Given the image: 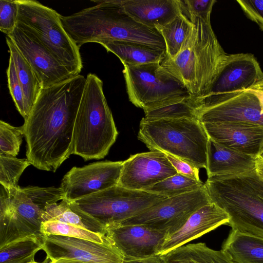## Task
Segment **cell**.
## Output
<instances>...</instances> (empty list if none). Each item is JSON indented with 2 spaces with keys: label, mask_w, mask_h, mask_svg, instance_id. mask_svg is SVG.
I'll return each instance as SVG.
<instances>
[{
  "label": "cell",
  "mask_w": 263,
  "mask_h": 263,
  "mask_svg": "<svg viewBox=\"0 0 263 263\" xmlns=\"http://www.w3.org/2000/svg\"><path fill=\"white\" fill-rule=\"evenodd\" d=\"M255 170L258 175L263 177V148L255 157Z\"/></svg>",
  "instance_id": "obj_41"
},
{
  "label": "cell",
  "mask_w": 263,
  "mask_h": 263,
  "mask_svg": "<svg viewBox=\"0 0 263 263\" xmlns=\"http://www.w3.org/2000/svg\"><path fill=\"white\" fill-rule=\"evenodd\" d=\"M31 165L27 159L0 155V184L6 188L18 187L25 170Z\"/></svg>",
  "instance_id": "obj_33"
},
{
  "label": "cell",
  "mask_w": 263,
  "mask_h": 263,
  "mask_svg": "<svg viewBox=\"0 0 263 263\" xmlns=\"http://www.w3.org/2000/svg\"><path fill=\"white\" fill-rule=\"evenodd\" d=\"M118 2L136 21L153 29L167 24L181 12L179 0H118Z\"/></svg>",
  "instance_id": "obj_20"
},
{
  "label": "cell",
  "mask_w": 263,
  "mask_h": 263,
  "mask_svg": "<svg viewBox=\"0 0 263 263\" xmlns=\"http://www.w3.org/2000/svg\"><path fill=\"white\" fill-rule=\"evenodd\" d=\"M50 263H90L71 259H60L51 261Z\"/></svg>",
  "instance_id": "obj_43"
},
{
  "label": "cell",
  "mask_w": 263,
  "mask_h": 263,
  "mask_svg": "<svg viewBox=\"0 0 263 263\" xmlns=\"http://www.w3.org/2000/svg\"><path fill=\"white\" fill-rule=\"evenodd\" d=\"M85 82L79 74L42 89L22 126L26 157L35 167L54 172L72 154L74 123Z\"/></svg>",
  "instance_id": "obj_1"
},
{
  "label": "cell",
  "mask_w": 263,
  "mask_h": 263,
  "mask_svg": "<svg viewBox=\"0 0 263 263\" xmlns=\"http://www.w3.org/2000/svg\"><path fill=\"white\" fill-rule=\"evenodd\" d=\"M16 26L34 35L74 77L80 74L83 63L80 48L64 29L61 15L33 0H16Z\"/></svg>",
  "instance_id": "obj_6"
},
{
  "label": "cell",
  "mask_w": 263,
  "mask_h": 263,
  "mask_svg": "<svg viewBox=\"0 0 263 263\" xmlns=\"http://www.w3.org/2000/svg\"><path fill=\"white\" fill-rule=\"evenodd\" d=\"M106 236L124 261H130L159 255L167 234L141 225L117 224L106 228Z\"/></svg>",
  "instance_id": "obj_16"
},
{
  "label": "cell",
  "mask_w": 263,
  "mask_h": 263,
  "mask_svg": "<svg viewBox=\"0 0 263 263\" xmlns=\"http://www.w3.org/2000/svg\"><path fill=\"white\" fill-rule=\"evenodd\" d=\"M195 37V31L190 43L175 58H170L166 54L160 62L161 65L178 79L194 97L196 90L195 62L193 50Z\"/></svg>",
  "instance_id": "obj_27"
},
{
  "label": "cell",
  "mask_w": 263,
  "mask_h": 263,
  "mask_svg": "<svg viewBox=\"0 0 263 263\" xmlns=\"http://www.w3.org/2000/svg\"><path fill=\"white\" fill-rule=\"evenodd\" d=\"M118 132L103 90V82L89 73L76 118L71 154L85 161L104 158Z\"/></svg>",
  "instance_id": "obj_4"
},
{
  "label": "cell",
  "mask_w": 263,
  "mask_h": 263,
  "mask_svg": "<svg viewBox=\"0 0 263 263\" xmlns=\"http://www.w3.org/2000/svg\"><path fill=\"white\" fill-rule=\"evenodd\" d=\"M156 29L164 40L166 55L172 59L190 43L195 30L194 24L182 11L172 21Z\"/></svg>",
  "instance_id": "obj_26"
},
{
  "label": "cell",
  "mask_w": 263,
  "mask_h": 263,
  "mask_svg": "<svg viewBox=\"0 0 263 263\" xmlns=\"http://www.w3.org/2000/svg\"><path fill=\"white\" fill-rule=\"evenodd\" d=\"M123 66L129 100L144 111L181 101L193 96L160 62L140 65L125 64Z\"/></svg>",
  "instance_id": "obj_7"
},
{
  "label": "cell",
  "mask_w": 263,
  "mask_h": 263,
  "mask_svg": "<svg viewBox=\"0 0 263 263\" xmlns=\"http://www.w3.org/2000/svg\"><path fill=\"white\" fill-rule=\"evenodd\" d=\"M205 186L196 191L167 197L119 224L141 225L165 233L178 231L202 206L211 203Z\"/></svg>",
  "instance_id": "obj_9"
},
{
  "label": "cell",
  "mask_w": 263,
  "mask_h": 263,
  "mask_svg": "<svg viewBox=\"0 0 263 263\" xmlns=\"http://www.w3.org/2000/svg\"><path fill=\"white\" fill-rule=\"evenodd\" d=\"M165 154L177 173L190 177L197 181H201L199 176V168L180 158L170 154Z\"/></svg>",
  "instance_id": "obj_39"
},
{
  "label": "cell",
  "mask_w": 263,
  "mask_h": 263,
  "mask_svg": "<svg viewBox=\"0 0 263 263\" xmlns=\"http://www.w3.org/2000/svg\"><path fill=\"white\" fill-rule=\"evenodd\" d=\"M221 250L234 263H263V238L231 229Z\"/></svg>",
  "instance_id": "obj_23"
},
{
  "label": "cell",
  "mask_w": 263,
  "mask_h": 263,
  "mask_svg": "<svg viewBox=\"0 0 263 263\" xmlns=\"http://www.w3.org/2000/svg\"><path fill=\"white\" fill-rule=\"evenodd\" d=\"M177 173L166 154L158 151L132 155L123 161L118 185L145 191Z\"/></svg>",
  "instance_id": "obj_15"
},
{
  "label": "cell",
  "mask_w": 263,
  "mask_h": 263,
  "mask_svg": "<svg viewBox=\"0 0 263 263\" xmlns=\"http://www.w3.org/2000/svg\"><path fill=\"white\" fill-rule=\"evenodd\" d=\"M229 219L228 213L215 204L211 202L202 206L181 228L166 238L159 255L183 246L222 224H227Z\"/></svg>",
  "instance_id": "obj_19"
},
{
  "label": "cell",
  "mask_w": 263,
  "mask_h": 263,
  "mask_svg": "<svg viewBox=\"0 0 263 263\" xmlns=\"http://www.w3.org/2000/svg\"><path fill=\"white\" fill-rule=\"evenodd\" d=\"M6 41L9 49L10 57L13 60L23 88L27 110L29 115L43 88L32 67L12 40L7 36Z\"/></svg>",
  "instance_id": "obj_28"
},
{
  "label": "cell",
  "mask_w": 263,
  "mask_h": 263,
  "mask_svg": "<svg viewBox=\"0 0 263 263\" xmlns=\"http://www.w3.org/2000/svg\"><path fill=\"white\" fill-rule=\"evenodd\" d=\"M123 161H105L73 167L63 177L60 187L65 198L75 201L118 184Z\"/></svg>",
  "instance_id": "obj_13"
},
{
  "label": "cell",
  "mask_w": 263,
  "mask_h": 263,
  "mask_svg": "<svg viewBox=\"0 0 263 263\" xmlns=\"http://www.w3.org/2000/svg\"><path fill=\"white\" fill-rule=\"evenodd\" d=\"M97 4L68 16H61L63 27L80 48L87 43L118 40L137 42L166 51L164 40L156 29L136 21L118 0L91 1Z\"/></svg>",
  "instance_id": "obj_2"
},
{
  "label": "cell",
  "mask_w": 263,
  "mask_h": 263,
  "mask_svg": "<svg viewBox=\"0 0 263 263\" xmlns=\"http://www.w3.org/2000/svg\"><path fill=\"white\" fill-rule=\"evenodd\" d=\"M32 67L42 88L68 80L74 76L34 35L15 27L9 35Z\"/></svg>",
  "instance_id": "obj_14"
},
{
  "label": "cell",
  "mask_w": 263,
  "mask_h": 263,
  "mask_svg": "<svg viewBox=\"0 0 263 263\" xmlns=\"http://www.w3.org/2000/svg\"><path fill=\"white\" fill-rule=\"evenodd\" d=\"M211 202L228 213L231 229L263 238V177L255 169L208 177Z\"/></svg>",
  "instance_id": "obj_3"
},
{
  "label": "cell",
  "mask_w": 263,
  "mask_h": 263,
  "mask_svg": "<svg viewBox=\"0 0 263 263\" xmlns=\"http://www.w3.org/2000/svg\"><path fill=\"white\" fill-rule=\"evenodd\" d=\"M44 250L51 261L71 259L90 263H122L124 257L107 237L102 243L60 235L43 236Z\"/></svg>",
  "instance_id": "obj_12"
},
{
  "label": "cell",
  "mask_w": 263,
  "mask_h": 263,
  "mask_svg": "<svg viewBox=\"0 0 263 263\" xmlns=\"http://www.w3.org/2000/svg\"><path fill=\"white\" fill-rule=\"evenodd\" d=\"M257 97L261 110V114L263 115V79L252 88L248 90Z\"/></svg>",
  "instance_id": "obj_40"
},
{
  "label": "cell",
  "mask_w": 263,
  "mask_h": 263,
  "mask_svg": "<svg viewBox=\"0 0 263 263\" xmlns=\"http://www.w3.org/2000/svg\"><path fill=\"white\" fill-rule=\"evenodd\" d=\"M255 157L225 147L209 137L206 168L208 177L254 170Z\"/></svg>",
  "instance_id": "obj_21"
},
{
  "label": "cell",
  "mask_w": 263,
  "mask_h": 263,
  "mask_svg": "<svg viewBox=\"0 0 263 263\" xmlns=\"http://www.w3.org/2000/svg\"><path fill=\"white\" fill-rule=\"evenodd\" d=\"M144 113L141 120L145 121L163 119H198L200 108L196 98L192 96L181 101L144 111Z\"/></svg>",
  "instance_id": "obj_29"
},
{
  "label": "cell",
  "mask_w": 263,
  "mask_h": 263,
  "mask_svg": "<svg viewBox=\"0 0 263 263\" xmlns=\"http://www.w3.org/2000/svg\"><path fill=\"white\" fill-rule=\"evenodd\" d=\"M199 121L246 123L263 126V115L256 96L250 91L223 97L202 109Z\"/></svg>",
  "instance_id": "obj_17"
},
{
  "label": "cell",
  "mask_w": 263,
  "mask_h": 263,
  "mask_svg": "<svg viewBox=\"0 0 263 263\" xmlns=\"http://www.w3.org/2000/svg\"><path fill=\"white\" fill-rule=\"evenodd\" d=\"M158 255L160 263H234L221 249L213 250L203 242L183 245Z\"/></svg>",
  "instance_id": "obj_25"
},
{
  "label": "cell",
  "mask_w": 263,
  "mask_h": 263,
  "mask_svg": "<svg viewBox=\"0 0 263 263\" xmlns=\"http://www.w3.org/2000/svg\"><path fill=\"white\" fill-rule=\"evenodd\" d=\"M215 0H179L182 11L200 17H211Z\"/></svg>",
  "instance_id": "obj_37"
},
{
  "label": "cell",
  "mask_w": 263,
  "mask_h": 263,
  "mask_svg": "<svg viewBox=\"0 0 263 263\" xmlns=\"http://www.w3.org/2000/svg\"><path fill=\"white\" fill-rule=\"evenodd\" d=\"M41 233L44 236L60 235L81 238L102 243L107 239L106 235L91 232L83 228L58 221L43 222Z\"/></svg>",
  "instance_id": "obj_32"
},
{
  "label": "cell",
  "mask_w": 263,
  "mask_h": 263,
  "mask_svg": "<svg viewBox=\"0 0 263 263\" xmlns=\"http://www.w3.org/2000/svg\"><path fill=\"white\" fill-rule=\"evenodd\" d=\"M137 138L151 151L180 158L199 169L206 168L209 137L198 119L141 120Z\"/></svg>",
  "instance_id": "obj_5"
},
{
  "label": "cell",
  "mask_w": 263,
  "mask_h": 263,
  "mask_svg": "<svg viewBox=\"0 0 263 263\" xmlns=\"http://www.w3.org/2000/svg\"><path fill=\"white\" fill-rule=\"evenodd\" d=\"M204 185L201 181L177 173L147 188L144 191L172 197L198 191Z\"/></svg>",
  "instance_id": "obj_31"
},
{
  "label": "cell",
  "mask_w": 263,
  "mask_h": 263,
  "mask_svg": "<svg viewBox=\"0 0 263 263\" xmlns=\"http://www.w3.org/2000/svg\"><path fill=\"white\" fill-rule=\"evenodd\" d=\"M124 261L130 263H160L158 255L142 259Z\"/></svg>",
  "instance_id": "obj_42"
},
{
  "label": "cell",
  "mask_w": 263,
  "mask_h": 263,
  "mask_svg": "<svg viewBox=\"0 0 263 263\" xmlns=\"http://www.w3.org/2000/svg\"><path fill=\"white\" fill-rule=\"evenodd\" d=\"M18 5L16 0L0 1V30L7 35L14 29L17 23Z\"/></svg>",
  "instance_id": "obj_36"
},
{
  "label": "cell",
  "mask_w": 263,
  "mask_h": 263,
  "mask_svg": "<svg viewBox=\"0 0 263 263\" xmlns=\"http://www.w3.org/2000/svg\"><path fill=\"white\" fill-rule=\"evenodd\" d=\"M122 263H130V262H126V261H123Z\"/></svg>",
  "instance_id": "obj_45"
},
{
  "label": "cell",
  "mask_w": 263,
  "mask_h": 263,
  "mask_svg": "<svg viewBox=\"0 0 263 263\" xmlns=\"http://www.w3.org/2000/svg\"><path fill=\"white\" fill-rule=\"evenodd\" d=\"M248 18L255 22L263 31V0H237Z\"/></svg>",
  "instance_id": "obj_38"
},
{
  "label": "cell",
  "mask_w": 263,
  "mask_h": 263,
  "mask_svg": "<svg viewBox=\"0 0 263 263\" xmlns=\"http://www.w3.org/2000/svg\"><path fill=\"white\" fill-rule=\"evenodd\" d=\"M28 263H41V262H36L35 261H31V262H28Z\"/></svg>",
  "instance_id": "obj_44"
},
{
  "label": "cell",
  "mask_w": 263,
  "mask_h": 263,
  "mask_svg": "<svg viewBox=\"0 0 263 263\" xmlns=\"http://www.w3.org/2000/svg\"><path fill=\"white\" fill-rule=\"evenodd\" d=\"M42 219V222L58 221L106 235V229L102 224L82 210L74 201L66 199L59 203L47 205L43 212Z\"/></svg>",
  "instance_id": "obj_22"
},
{
  "label": "cell",
  "mask_w": 263,
  "mask_h": 263,
  "mask_svg": "<svg viewBox=\"0 0 263 263\" xmlns=\"http://www.w3.org/2000/svg\"><path fill=\"white\" fill-rule=\"evenodd\" d=\"M262 148H263V146H262Z\"/></svg>",
  "instance_id": "obj_46"
},
{
  "label": "cell",
  "mask_w": 263,
  "mask_h": 263,
  "mask_svg": "<svg viewBox=\"0 0 263 263\" xmlns=\"http://www.w3.org/2000/svg\"><path fill=\"white\" fill-rule=\"evenodd\" d=\"M182 12L190 18L195 27L193 44L195 97L200 99L208 93L228 54L219 44L212 29L210 17L203 18Z\"/></svg>",
  "instance_id": "obj_11"
},
{
  "label": "cell",
  "mask_w": 263,
  "mask_h": 263,
  "mask_svg": "<svg viewBox=\"0 0 263 263\" xmlns=\"http://www.w3.org/2000/svg\"><path fill=\"white\" fill-rule=\"evenodd\" d=\"M8 86L14 104L20 114L26 120L29 113L27 110L23 88L13 59L10 57L7 69Z\"/></svg>",
  "instance_id": "obj_35"
},
{
  "label": "cell",
  "mask_w": 263,
  "mask_h": 263,
  "mask_svg": "<svg viewBox=\"0 0 263 263\" xmlns=\"http://www.w3.org/2000/svg\"><path fill=\"white\" fill-rule=\"evenodd\" d=\"M24 134L22 127H15L0 121V155L16 157Z\"/></svg>",
  "instance_id": "obj_34"
},
{
  "label": "cell",
  "mask_w": 263,
  "mask_h": 263,
  "mask_svg": "<svg viewBox=\"0 0 263 263\" xmlns=\"http://www.w3.org/2000/svg\"><path fill=\"white\" fill-rule=\"evenodd\" d=\"M43 239L28 237L0 248V263H28L43 248Z\"/></svg>",
  "instance_id": "obj_30"
},
{
  "label": "cell",
  "mask_w": 263,
  "mask_h": 263,
  "mask_svg": "<svg viewBox=\"0 0 263 263\" xmlns=\"http://www.w3.org/2000/svg\"><path fill=\"white\" fill-rule=\"evenodd\" d=\"M107 51L117 55L123 64L140 65L160 62L166 51L137 42L108 40L99 43Z\"/></svg>",
  "instance_id": "obj_24"
},
{
  "label": "cell",
  "mask_w": 263,
  "mask_h": 263,
  "mask_svg": "<svg viewBox=\"0 0 263 263\" xmlns=\"http://www.w3.org/2000/svg\"><path fill=\"white\" fill-rule=\"evenodd\" d=\"M166 198L117 185L74 201L106 229L121 223Z\"/></svg>",
  "instance_id": "obj_8"
},
{
  "label": "cell",
  "mask_w": 263,
  "mask_h": 263,
  "mask_svg": "<svg viewBox=\"0 0 263 263\" xmlns=\"http://www.w3.org/2000/svg\"><path fill=\"white\" fill-rule=\"evenodd\" d=\"M201 124L210 138L225 147L254 156L262 148V125L234 122Z\"/></svg>",
  "instance_id": "obj_18"
},
{
  "label": "cell",
  "mask_w": 263,
  "mask_h": 263,
  "mask_svg": "<svg viewBox=\"0 0 263 263\" xmlns=\"http://www.w3.org/2000/svg\"><path fill=\"white\" fill-rule=\"evenodd\" d=\"M263 79V71L251 53L227 54L208 93L197 99L200 111L218 99L247 91Z\"/></svg>",
  "instance_id": "obj_10"
}]
</instances>
